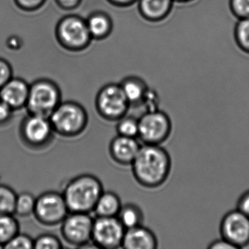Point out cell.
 Returning <instances> with one entry per match:
<instances>
[{"label":"cell","mask_w":249,"mask_h":249,"mask_svg":"<svg viewBox=\"0 0 249 249\" xmlns=\"http://www.w3.org/2000/svg\"><path fill=\"white\" fill-rule=\"evenodd\" d=\"M130 166L134 178L141 186L156 189L162 186L170 176L171 157L161 145L143 144Z\"/></svg>","instance_id":"6da1fadb"},{"label":"cell","mask_w":249,"mask_h":249,"mask_svg":"<svg viewBox=\"0 0 249 249\" xmlns=\"http://www.w3.org/2000/svg\"><path fill=\"white\" fill-rule=\"evenodd\" d=\"M104 192L101 180L91 174H81L71 179L62 192L70 212H94V207Z\"/></svg>","instance_id":"7a4b0ae2"},{"label":"cell","mask_w":249,"mask_h":249,"mask_svg":"<svg viewBox=\"0 0 249 249\" xmlns=\"http://www.w3.org/2000/svg\"><path fill=\"white\" fill-rule=\"evenodd\" d=\"M49 119L55 134L63 138L80 136L89 124L87 110L75 101H62Z\"/></svg>","instance_id":"3957f363"},{"label":"cell","mask_w":249,"mask_h":249,"mask_svg":"<svg viewBox=\"0 0 249 249\" xmlns=\"http://www.w3.org/2000/svg\"><path fill=\"white\" fill-rule=\"evenodd\" d=\"M62 101V91L56 83L38 79L30 85L25 108L30 114L49 118Z\"/></svg>","instance_id":"277c9868"},{"label":"cell","mask_w":249,"mask_h":249,"mask_svg":"<svg viewBox=\"0 0 249 249\" xmlns=\"http://www.w3.org/2000/svg\"><path fill=\"white\" fill-rule=\"evenodd\" d=\"M95 107L102 119L118 122L127 114L130 104L120 84H108L100 89L95 98Z\"/></svg>","instance_id":"5b68a950"},{"label":"cell","mask_w":249,"mask_h":249,"mask_svg":"<svg viewBox=\"0 0 249 249\" xmlns=\"http://www.w3.org/2000/svg\"><path fill=\"white\" fill-rule=\"evenodd\" d=\"M56 34L61 46L72 52L84 50L92 40L87 21L78 16L62 18L58 23Z\"/></svg>","instance_id":"8992f818"},{"label":"cell","mask_w":249,"mask_h":249,"mask_svg":"<svg viewBox=\"0 0 249 249\" xmlns=\"http://www.w3.org/2000/svg\"><path fill=\"white\" fill-rule=\"evenodd\" d=\"M54 131L49 118L30 114L24 118L19 126L20 139L33 150L47 148L53 139Z\"/></svg>","instance_id":"52a82bcc"},{"label":"cell","mask_w":249,"mask_h":249,"mask_svg":"<svg viewBox=\"0 0 249 249\" xmlns=\"http://www.w3.org/2000/svg\"><path fill=\"white\" fill-rule=\"evenodd\" d=\"M138 139L150 145H161L165 142L173 129L170 116L159 109L145 112L138 119Z\"/></svg>","instance_id":"ba28073f"},{"label":"cell","mask_w":249,"mask_h":249,"mask_svg":"<svg viewBox=\"0 0 249 249\" xmlns=\"http://www.w3.org/2000/svg\"><path fill=\"white\" fill-rule=\"evenodd\" d=\"M69 213L62 193L49 191L36 197L33 215L43 225L53 227L61 224Z\"/></svg>","instance_id":"9c48e42d"},{"label":"cell","mask_w":249,"mask_h":249,"mask_svg":"<svg viewBox=\"0 0 249 249\" xmlns=\"http://www.w3.org/2000/svg\"><path fill=\"white\" fill-rule=\"evenodd\" d=\"M94 220L90 213L70 212L61 223L64 240L75 247H84L92 243Z\"/></svg>","instance_id":"30bf717a"},{"label":"cell","mask_w":249,"mask_h":249,"mask_svg":"<svg viewBox=\"0 0 249 249\" xmlns=\"http://www.w3.org/2000/svg\"><path fill=\"white\" fill-rule=\"evenodd\" d=\"M125 231L117 217L97 216L94 220L91 242L100 249H119L122 247Z\"/></svg>","instance_id":"8fae6325"},{"label":"cell","mask_w":249,"mask_h":249,"mask_svg":"<svg viewBox=\"0 0 249 249\" xmlns=\"http://www.w3.org/2000/svg\"><path fill=\"white\" fill-rule=\"evenodd\" d=\"M219 231L221 237L236 249L249 246V218L239 210H232L224 215Z\"/></svg>","instance_id":"7c38bea8"},{"label":"cell","mask_w":249,"mask_h":249,"mask_svg":"<svg viewBox=\"0 0 249 249\" xmlns=\"http://www.w3.org/2000/svg\"><path fill=\"white\" fill-rule=\"evenodd\" d=\"M30 92V84L24 79L13 77L0 88V100L14 111L25 108Z\"/></svg>","instance_id":"4fadbf2b"},{"label":"cell","mask_w":249,"mask_h":249,"mask_svg":"<svg viewBox=\"0 0 249 249\" xmlns=\"http://www.w3.org/2000/svg\"><path fill=\"white\" fill-rule=\"evenodd\" d=\"M141 147L137 138L118 135L110 141L109 154L119 165L129 166L133 162Z\"/></svg>","instance_id":"5bb4252c"},{"label":"cell","mask_w":249,"mask_h":249,"mask_svg":"<svg viewBox=\"0 0 249 249\" xmlns=\"http://www.w3.org/2000/svg\"><path fill=\"white\" fill-rule=\"evenodd\" d=\"M122 248L126 249H156L158 240L152 230L142 225L125 231Z\"/></svg>","instance_id":"9a60e30c"},{"label":"cell","mask_w":249,"mask_h":249,"mask_svg":"<svg viewBox=\"0 0 249 249\" xmlns=\"http://www.w3.org/2000/svg\"><path fill=\"white\" fill-rule=\"evenodd\" d=\"M138 9L144 19L160 22L172 11L174 0H138Z\"/></svg>","instance_id":"2e32d148"},{"label":"cell","mask_w":249,"mask_h":249,"mask_svg":"<svg viewBox=\"0 0 249 249\" xmlns=\"http://www.w3.org/2000/svg\"><path fill=\"white\" fill-rule=\"evenodd\" d=\"M119 84L130 106L142 105L149 89L143 80L130 76L124 78Z\"/></svg>","instance_id":"e0dca14e"},{"label":"cell","mask_w":249,"mask_h":249,"mask_svg":"<svg viewBox=\"0 0 249 249\" xmlns=\"http://www.w3.org/2000/svg\"><path fill=\"white\" fill-rule=\"evenodd\" d=\"M86 21L91 37L96 40H103L108 37L113 29L111 19L105 13L91 14Z\"/></svg>","instance_id":"ac0fdd59"},{"label":"cell","mask_w":249,"mask_h":249,"mask_svg":"<svg viewBox=\"0 0 249 249\" xmlns=\"http://www.w3.org/2000/svg\"><path fill=\"white\" fill-rule=\"evenodd\" d=\"M122 206V200L117 194L104 191L96 203L94 212L97 216L116 217Z\"/></svg>","instance_id":"d6986e66"},{"label":"cell","mask_w":249,"mask_h":249,"mask_svg":"<svg viewBox=\"0 0 249 249\" xmlns=\"http://www.w3.org/2000/svg\"><path fill=\"white\" fill-rule=\"evenodd\" d=\"M118 219L126 230L142 225L144 221V213L142 209L135 203L122 205L117 215Z\"/></svg>","instance_id":"ffe728a7"},{"label":"cell","mask_w":249,"mask_h":249,"mask_svg":"<svg viewBox=\"0 0 249 249\" xmlns=\"http://www.w3.org/2000/svg\"><path fill=\"white\" fill-rule=\"evenodd\" d=\"M19 231V223L14 214H0V247L3 248Z\"/></svg>","instance_id":"44dd1931"},{"label":"cell","mask_w":249,"mask_h":249,"mask_svg":"<svg viewBox=\"0 0 249 249\" xmlns=\"http://www.w3.org/2000/svg\"><path fill=\"white\" fill-rule=\"evenodd\" d=\"M36 197L30 192H24L17 194L16 199L14 215L20 217H27L33 215L36 208Z\"/></svg>","instance_id":"7402d4cb"},{"label":"cell","mask_w":249,"mask_h":249,"mask_svg":"<svg viewBox=\"0 0 249 249\" xmlns=\"http://www.w3.org/2000/svg\"><path fill=\"white\" fill-rule=\"evenodd\" d=\"M234 37L240 50L249 54V18L237 20L234 26Z\"/></svg>","instance_id":"603a6c76"},{"label":"cell","mask_w":249,"mask_h":249,"mask_svg":"<svg viewBox=\"0 0 249 249\" xmlns=\"http://www.w3.org/2000/svg\"><path fill=\"white\" fill-rule=\"evenodd\" d=\"M17 196L11 186L0 183V214H14Z\"/></svg>","instance_id":"cb8c5ba5"},{"label":"cell","mask_w":249,"mask_h":249,"mask_svg":"<svg viewBox=\"0 0 249 249\" xmlns=\"http://www.w3.org/2000/svg\"><path fill=\"white\" fill-rule=\"evenodd\" d=\"M139 124L138 119L132 116H124L119 119L116 124V132L121 136L138 138Z\"/></svg>","instance_id":"d4e9b609"},{"label":"cell","mask_w":249,"mask_h":249,"mask_svg":"<svg viewBox=\"0 0 249 249\" xmlns=\"http://www.w3.org/2000/svg\"><path fill=\"white\" fill-rule=\"evenodd\" d=\"M63 248L60 239L53 234H42L34 239V249H61Z\"/></svg>","instance_id":"484cf974"},{"label":"cell","mask_w":249,"mask_h":249,"mask_svg":"<svg viewBox=\"0 0 249 249\" xmlns=\"http://www.w3.org/2000/svg\"><path fill=\"white\" fill-rule=\"evenodd\" d=\"M5 249H34V239L24 233H18L5 246Z\"/></svg>","instance_id":"4316f807"},{"label":"cell","mask_w":249,"mask_h":249,"mask_svg":"<svg viewBox=\"0 0 249 249\" xmlns=\"http://www.w3.org/2000/svg\"><path fill=\"white\" fill-rule=\"evenodd\" d=\"M229 7L236 19L249 18V0H229Z\"/></svg>","instance_id":"83f0119b"},{"label":"cell","mask_w":249,"mask_h":249,"mask_svg":"<svg viewBox=\"0 0 249 249\" xmlns=\"http://www.w3.org/2000/svg\"><path fill=\"white\" fill-rule=\"evenodd\" d=\"M13 78V69L11 64L5 59L0 58V88Z\"/></svg>","instance_id":"f1b7e54d"},{"label":"cell","mask_w":249,"mask_h":249,"mask_svg":"<svg viewBox=\"0 0 249 249\" xmlns=\"http://www.w3.org/2000/svg\"><path fill=\"white\" fill-rule=\"evenodd\" d=\"M18 8L24 11H37L40 9L46 0H14Z\"/></svg>","instance_id":"f546056e"},{"label":"cell","mask_w":249,"mask_h":249,"mask_svg":"<svg viewBox=\"0 0 249 249\" xmlns=\"http://www.w3.org/2000/svg\"><path fill=\"white\" fill-rule=\"evenodd\" d=\"M14 112L6 103L0 100V126L8 124L12 120Z\"/></svg>","instance_id":"4dcf8cb0"},{"label":"cell","mask_w":249,"mask_h":249,"mask_svg":"<svg viewBox=\"0 0 249 249\" xmlns=\"http://www.w3.org/2000/svg\"><path fill=\"white\" fill-rule=\"evenodd\" d=\"M237 209L249 218V189L240 195L237 202Z\"/></svg>","instance_id":"1f68e13d"},{"label":"cell","mask_w":249,"mask_h":249,"mask_svg":"<svg viewBox=\"0 0 249 249\" xmlns=\"http://www.w3.org/2000/svg\"><path fill=\"white\" fill-rule=\"evenodd\" d=\"M210 249H236L234 246L229 243L225 239L221 237V239L215 240L211 242L208 246Z\"/></svg>","instance_id":"d6a6232c"},{"label":"cell","mask_w":249,"mask_h":249,"mask_svg":"<svg viewBox=\"0 0 249 249\" xmlns=\"http://www.w3.org/2000/svg\"><path fill=\"white\" fill-rule=\"evenodd\" d=\"M56 3L64 10H72L76 8L81 0H56Z\"/></svg>","instance_id":"836d02e7"},{"label":"cell","mask_w":249,"mask_h":249,"mask_svg":"<svg viewBox=\"0 0 249 249\" xmlns=\"http://www.w3.org/2000/svg\"><path fill=\"white\" fill-rule=\"evenodd\" d=\"M107 1L117 7H128L138 2V0H107Z\"/></svg>","instance_id":"e575fe53"},{"label":"cell","mask_w":249,"mask_h":249,"mask_svg":"<svg viewBox=\"0 0 249 249\" xmlns=\"http://www.w3.org/2000/svg\"><path fill=\"white\" fill-rule=\"evenodd\" d=\"M190 1H192V0H174V2H177V3H184V2H190Z\"/></svg>","instance_id":"d590c367"}]
</instances>
